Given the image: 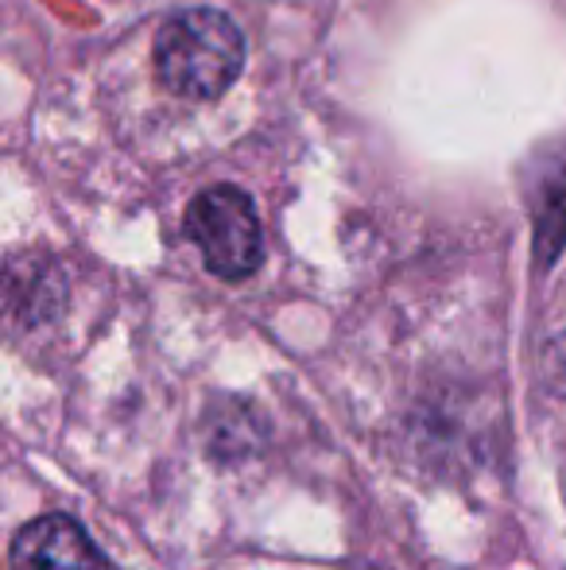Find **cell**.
Instances as JSON below:
<instances>
[{
  "instance_id": "6da1fadb",
  "label": "cell",
  "mask_w": 566,
  "mask_h": 570,
  "mask_svg": "<svg viewBox=\"0 0 566 570\" xmlns=\"http://www.w3.org/2000/svg\"><path fill=\"white\" fill-rule=\"evenodd\" d=\"M245 67V39L218 8H190L159 28L156 75L171 94L190 101L221 98Z\"/></svg>"
},
{
  "instance_id": "7a4b0ae2",
  "label": "cell",
  "mask_w": 566,
  "mask_h": 570,
  "mask_svg": "<svg viewBox=\"0 0 566 570\" xmlns=\"http://www.w3.org/2000/svg\"><path fill=\"white\" fill-rule=\"evenodd\" d=\"M187 237L198 245L206 268L221 279H245L265 261V229H260L257 206L245 190L210 187L190 203Z\"/></svg>"
},
{
  "instance_id": "3957f363",
  "label": "cell",
  "mask_w": 566,
  "mask_h": 570,
  "mask_svg": "<svg viewBox=\"0 0 566 570\" xmlns=\"http://www.w3.org/2000/svg\"><path fill=\"white\" fill-rule=\"evenodd\" d=\"M12 570H109V559L75 517L47 512L16 532L8 551Z\"/></svg>"
},
{
  "instance_id": "277c9868",
  "label": "cell",
  "mask_w": 566,
  "mask_h": 570,
  "mask_svg": "<svg viewBox=\"0 0 566 570\" xmlns=\"http://www.w3.org/2000/svg\"><path fill=\"white\" fill-rule=\"evenodd\" d=\"M539 381L552 396L566 400V334L552 338L544 345V357H539Z\"/></svg>"
}]
</instances>
